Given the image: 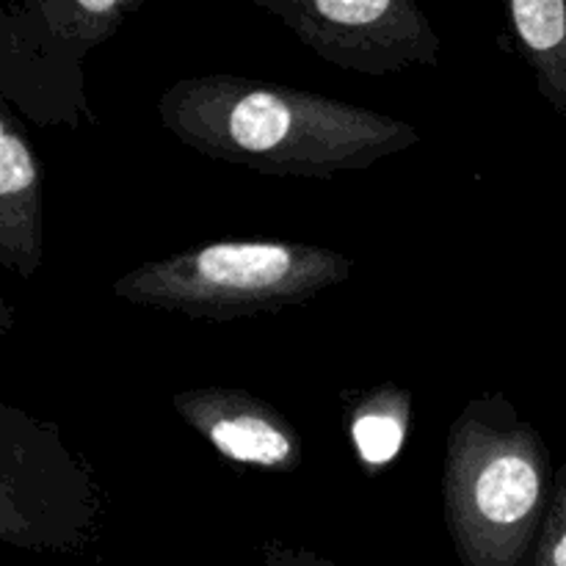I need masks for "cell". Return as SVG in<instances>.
I'll return each instance as SVG.
<instances>
[{"mask_svg": "<svg viewBox=\"0 0 566 566\" xmlns=\"http://www.w3.org/2000/svg\"><path fill=\"white\" fill-rule=\"evenodd\" d=\"M556 486L547 442L501 392L464 403L442 459V512L462 566H528Z\"/></svg>", "mask_w": 566, "mask_h": 566, "instance_id": "cell-2", "label": "cell"}, {"mask_svg": "<svg viewBox=\"0 0 566 566\" xmlns=\"http://www.w3.org/2000/svg\"><path fill=\"white\" fill-rule=\"evenodd\" d=\"M175 412L238 468L293 473L304 459L296 426L263 398L238 387H197L171 398Z\"/></svg>", "mask_w": 566, "mask_h": 566, "instance_id": "cell-6", "label": "cell"}, {"mask_svg": "<svg viewBox=\"0 0 566 566\" xmlns=\"http://www.w3.org/2000/svg\"><path fill=\"white\" fill-rule=\"evenodd\" d=\"M155 111L193 153L269 177L335 180L420 142L418 127L398 116L221 72L171 83Z\"/></svg>", "mask_w": 566, "mask_h": 566, "instance_id": "cell-1", "label": "cell"}, {"mask_svg": "<svg viewBox=\"0 0 566 566\" xmlns=\"http://www.w3.org/2000/svg\"><path fill=\"white\" fill-rule=\"evenodd\" d=\"M326 64L359 75L437 66L442 39L412 0H254Z\"/></svg>", "mask_w": 566, "mask_h": 566, "instance_id": "cell-5", "label": "cell"}, {"mask_svg": "<svg viewBox=\"0 0 566 566\" xmlns=\"http://www.w3.org/2000/svg\"><path fill=\"white\" fill-rule=\"evenodd\" d=\"M354 260L318 243L208 241L136 265L111 285L122 302L205 321L274 315L352 276Z\"/></svg>", "mask_w": 566, "mask_h": 566, "instance_id": "cell-3", "label": "cell"}, {"mask_svg": "<svg viewBox=\"0 0 566 566\" xmlns=\"http://www.w3.org/2000/svg\"><path fill=\"white\" fill-rule=\"evenodd\" d=\"M528 566H566V464L556 470V486Z\"/></svg>", "mask_w": 566, "mask_h": 566, "instance_id": "cell-10", "label": "cell"}, {"mask_svg": "<svg viewBox=\"0 0 566 566\" xmlns=\"http://www.w3.org/2000/svg\"><path fill=\"white\" fill-rule=\"evenodd\" d=\"M412 420V392L379 385L365 392L348 415V437L365 473L376 475L398 459Z\"/></svg>", "mask_w": 566, "mask_h": 566, "instance_id": "cell-9", "label": "cell"}, {"mask_svg": "<svg viewBox=\"0 0 566 566\" xmlns=\"http://www.w3.org/2000/svg\"><path fill=\"white\" fill-rule=\"evenodd\" d=\"M506 14L534 66L536 88L566 114V0H512Z\"/></svg>", "mask_w": 566, "mask_h": 566, "instance_id": "cell-8", "label": "cell"}, {"mask_svg": "<svg viewBox=\"0 0 566 566\" xmlns=\"http://www.w3.org/2000/svg\"><path fill=\"white\" fill-rule=\"evenodd\" d=\"M263 566H343L329 558H321L310 551H298V547H287L282 542L271 539L263 545Z\"/></svg>", "mask_w": 566, "mask_h": 566, "instance_id": "cell-11", "label": "cell"}, {"mask_svg": "<svg viewBox=\"0 0 566 566\" xmlns=\"http://www.w3.org/2000/svg\"><path fill=\"white\" fill-rule=\"evenodd\" d=\"M138 0H33L0 17V92L36 125L92 122L83 59L108 42Z\"/></svg>", "mask_w": 566, "mask_h": 566, "instance_id": "cell-4", "label": "cell"}, {"mask_svg": "<svg viewBox=\"0 0 566 566\" xmlns=\"http://www.w3.org/2000/svg\"><path fill=\"white\" fill-rule=\"evenodd\" d=\"M44 258V193L36 155L9 103L0 105V263L36 274Z\"/></svg>", "mask_w": 566, "mask_h": 566, "instance_id": "cell-7", "label": "cell"}]
</instances>
